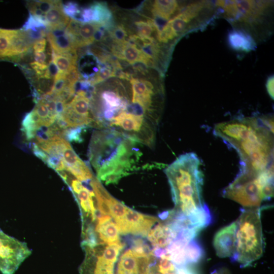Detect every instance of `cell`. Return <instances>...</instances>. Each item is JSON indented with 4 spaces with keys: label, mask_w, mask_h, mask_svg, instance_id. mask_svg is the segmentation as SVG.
I'll return each instance as SVG.
<instances>
[{
    "label": "cell",
    "mask_w": 274,
    "mask_h": 274,
    "mask_svg": "<svg viewBox=\"0 0 274 274\" xmlns=\"http://www.w3.org/2000/svg\"><path fill=\"white\" fill-rule=\"evenodd\" d=\"M200 166L198 156L189 152L179 156L165 169L176 208L171 214L183 218L198 233L212 221L203 198V175Z\"/></svg>",
    "instance_id": "obj_1"
},
{
    "label": "cell",
    "mask_w": 274,
    "mask_h": 274,
    "mask_svg": "<svg viewBox=\"0 0 274 274\" xmlns=\"http://www.w3.org/2000/svg\"><path fill=\"white\" fill-rule=\"evenodd\" d=\"M214 134L234 149L240 172L258 174L273 164V134L257 116L238 117L216 124Z\"/></svg>",
    "instance_id": "obj_2"
},
{
    "label": "cell",
    "mask_w": 274,
    "mask_h": 274,
    "mask_svg": "<svg viewBox=\"0 0 274 274\" xmlns=\"http://www.w3.org/2000/svg\"><path fill=\"white\" fill-rule=\"evenodd\" d=\"M136 141L118 131L101 129L94 131L88 157L98 179L114 183L133 169L141 153Z\"/></svg>",
    "instance_id": "obj_3"
},
{
    "label": "cell",
    "mask_w": 274,
    "mask_h": 274,
    "mask_svg": "<svg viewBox=\"0 0 274 274\" xmlns=\"http://www.w3.org/2000/svg\"><path fill=\"white\" fill-rule=\"evenodd\" d=\"M217 17L226 19L232 29L250 36L257 45L273 31V1H215Z\"/></svg>",
    "instance_id": "obj_4"
},
{
    "label": "cell",
    "mask_w": 274,
    "mask_h": 274,
    "mask_svg": "<svg viewBox=\"0 0 274 274\" xmlns=\"http://www.w3.org/2000/svg\"><path fill=\"white\" fill-rule=\"evenodd\" d=\"M222 195L244 208H260L263 201L273 197V165L258 174L238 172Z\"/></svg>",
    "instance_id": "obj_5"
},
{
    "label": "cell",
    "mask_w": 274,
    "mask_h": 274,
    "mask_svg": "<svg viewBox=\"0 0 274 274\" xmlns=\"http://www.w3.org/2000/svg\"><path fill=\"white\" fill-rule=\"evenodd\" d=\"M261 208L241 209L236 222L235 251L231 260L247 267L263 255L264 239Z\"/></svg>",
    "instance_id": "obj_6"
},
{
    "label": "cell",
    "mask_w": 274,
    "mask_h": 274,
    "mask_svg": "<svg viewBox=\"0 0 274 274\" xmlns=\"http://www.w3.org/2000/svg\"><path fill=\"white\" fill-rule=\"evenodd\" d=\"M31 253L26 243L0 230V271L3 274H14Z\"/></svg>",
    "instance_id": "obj_7"
},
{
    "label": "cell",
    "mask_w": 274,
    "mask_h": 274,
    "mask_svg": "<svg viewBox=\"0 0 274 274\" xmlns=\"http://www.w3.org/2000/svg\"><path fill=\"white\" fill-rule=\"evenodd\" d=\"M76 93L71 101L65 105L61 117L68 128L92 126L93 119L90 112L92 93L82 90Z\"/></svg>",
    "instance_id": "obj_8"
},
{
    "label": "cell",
    "mask_w": 274,
    "mask_h": 274,
    "mask_svg": "<svg viewBox=\"0 0 274 274\" xmlns=\"http://www.w3.org/2000/svg\"><path fill=\"white\" fill-rule=\"evenodd\" d=\"M60 158L64 165V170L80 181H86L93 177L88 166L79 158L64 139L60 140Z\"/></svg>",
    "instance_id": "obj_9"
},
{
    "label": "cell",
    "mask_w": 274,
    "mask_h": 274,
    "mask_svg": "<svg viewBox=\"0 0 274 274\" xmlns=\"http://www.w3.org/2000/svg\"><path fill=\"white\" fill-rule=\"evenodd\" d=\"M158 221L155 217L141 214L127 207L123 219L116 225L122 234L131 233L146 236Z\"/></svg>",
    "instance_id": "obj_10"
},
{
    "label": "cell",
    "mask_w": 274,
    "mask_h": 274,
    "mask_svg": "<svg viewBox=\"0 0 274 274\" xmlns=\"http://www.w3.org/2000/svg\"><path fill=\"white\" fill-rule=\"evenodd\" d=\"M236 222L220 229L215 235L213 246L221 258L233 257L235 251Z\"/></svg>",
    "instance_id": "obj_11"
},
{
    "label": "cell",
    "mask_w": 274,
    "mask_h": 274,
    "mask_svg": "<svg viewBox=\"0 0 274 274\" xmlns=\"http://www.w3.org/2000/svg\"><path fill=\"white\" fill-rule=\"evenodd\" d=\"M113 54L130 64L142 63L146 65L153 66L155 62L144 52L129 41L121 44H114L112 47Z\"/></svg>",
    "instance_id": "obj_12"
},
{
    "label": "cell",
    "mask_w": 274,
    "mask_h": 274,
    "mask_svg": "<svg viewBox=\"0 0 274 274\" xmlns=\"http://www.w3.org/2000/svg\"><path fill=\"white\" fill-rule=\"evenodd\" d=\"M178 236V233L168 223H158L151 229L148 239L152 246L157 248H166Z\"/></svg>",
    "instance_id": "obj_13"
},
{
    "label": "cell",
    "mask_w": 274,
    "mask_h": 274,
    "mask_svg": "<svg viewBox=\"0 0 274 274\" xmlns=\"http://www.w3.org/2000/svg\"><path fill=\"white\" fill-rule=\"evenodd\" d=\"M97 221L95 231L101 241L107 244L120 242L118 227L110 216H99Z\"/></svg>",
    "instance_id": "obj_14"
},
{
    "label": "cell",
    "mask_w": 274,
    "mask_h": 274,
    "mask_svg": "<svg viewBox=\"0 0 274 274\" xmlns=\"http://www.w3.org/2000/svg\"><path fill=\"white\" fill-rule=\"evenodd\" d=\"M181 3L175 0L154 1L151 12L155 19L168 20L177 12Z\"/></svg>",
    "instance_id": "obj_15"
},
{
    "label": "cell",
    "mask_w": 274,
    "mask_h": 274,
    "mask_svg": "<svg viewBox=\"0 0 274 274\" xmlns=\"http://www.w3.org/2000/svg\"><path fill=\"white\" fill-rule=\"evenodd\" d=\"M101 63L90 51L82 55L78 63V73L84 80L90 81L98 72Z\"/></svg>",
    "instance_id": "obj_16"
},
{
    "label": "cell",
    "mask_w": 274,
    "mask_h": 274,
    "mask_svg": "<svg viewBox=\"0 0 274 274\" xmlns=\"http://www.w3.org/2000/svg\"><path fill=\"white\" fill-rule=\"evenodd\" d=\"M228 42L233 49L248 52L254 50L257 44L248 35L241 30L232 29L228 33Z\"/></svg>",
    "instance_id": "obj_17"
},
{
    "label": "cell",
    "mask_w": 274,
    "mask_h": 274,
    "mask_svg": "<svg viewBox=\"0 0 274 274\" xmlns=\"http://www.w3.org/2000/svg\"><path fill=\"white\" fill-rule=\"evenodd\" d=\"M100 26L96 23H81L74 38L76 48L88 46L94 41L95 32Z\"/></svg>",
    "instance_id": "obj_18"
},
{
    "label": "cell",
    "mask_w": 274,
    "mask_h": 274,
    "mask_svg": "<svg viewBox=\"0 0 274 274\" xmlns=\"http://www.w3.org/2000/svg\"><path fill=\"white\" fill-rule=\"evenodd\" d=\"M51 56L52 61L57 66L60 72L63 74L65 75L77 68L76 51L61 54L52 50Z\"/></svg>",
    "instance_id": "obj_19"
},
{
    "label": "cell",
    "mask_w": 274,
    "mask_h": 274,
    "mask_svg": "<svg viewBox=\"0 0 274 274\" xmlns=\"http://www.w3.org/2000/svg\"><path fill=\"white\" fill-rule=\"evenodd\" d=\"M46 36L51 45L52 50L54 52L62 54L76 51L77 48L74 39L67 30L65 35L56 38L47 35Z\"/></svg>",
    "instance_id": "obj_20"
},
{
    "label": "cell",
    "mask_w": 274,
    "mask_h": 274,
    "mask_svg": "<svg viewBox=\"0 0 274 274\" xmlns=\"http://www.w3.org/2000/svg\"><path fill=\"white\" fill-rule=\"evenodd\" d=\"M45 16L48 23V27L66 26L70 21L69 17L63 12L62 4L60 1H58Z\"/></svg>",
    "instance_id": "obj_21"
},
{
    "label": "cell",
    "mask_w": 274,
    "mask_h": 274,
    "mask_svg": "<svg viewBox=\"0 0 274 274\" xmlns=\"http://www.w3.org/2000/svg\"><path fill=\"white\" fill-rule=\"evenodd\" d=\"M40 118L32 110L26 114L22 121L21 130L26 139L30 141L35 138V132L38 128Z\"/></svg>",
    "instance_id": "obj_22"
},
{
    "label": "cell",
    "mask_w": 274,
    "mask_h": 274,
    "mask_svg": "<svg viewBox=\"0 0 274 274\" xmlns=\"http://www.w3.org/2000/svg\"><path fill=\"white\" fill-rule=\"evenodd\" d=\"M137 30V36L145 40L155 39L152 35L155 33L156 28L152 19L147 21H138L134 23Z\"/></svg>",
    "instance_id": "obj_23"
},
{
    "label": "cell",
    "mask_w": 274,
    "mask_h": 274,
    "mask_svg": "<svg viewBox=\"0 0 274 274\" xmlns=\"http://www.w3.org/2000/svg\"><path fill=\"white\" fill-rule=\"evenodd\" d=\"M115 75L116 71L115 70L113 69L111 67H110L109 65H105V64L101 63L98 72L95 74L94 77L88 82L93 86L95 84L102 82L105 80L114 77Z\"/></svg>",
    "instance_id": "obj_24"
},
{
    "label": "cell",
    "mask_w": 274,
    "mask_h": 274,
    "mask_svg": "<svg viewBox=\"0 0 274 274\" xmlns=\"http://www.w3.org/2000/svg\"><path fill=\"white\" fill-rule=\"evenodd\" d=\"M131 250L138 258L146 257L153 254L149 246L141 238H136L133 241Z\"/></svg>",
    "instance_id": "obj_25"
},
{
    "label": "cell",
    "mask_w": 274,
    "mask_h": 274,
    "mask_svg": "<svg viewBox=\"0 0 274 274\" xmlns=\"http://www.w3.org/2000/svg\"><path fill=\"white\" fill-rule=\"evenodd\" d=\"M58 2V1H27L26 7L28 10L36 9L42 12L45 15Z\"/></svg>",
    "instance_id": "obj_26"
},
{
    "label": "cell",
    "mask_w": 274,
    "mask_h": 274,
    "mask_svg": "<svg viewBox=\"0 0 274 274\" xmlns=\"http://www.w3.org/2000/svg\"><path fill=\"white\" fill-rule=\"evenodd\" d=\"M86 127L70 128L65 130L64 138L67 141L80 143L82 141V132Z\"/></svg>",
    "instance_id": "obj_27"
},
{
    "label": "cell",
    "mask_w": 274,
    "mask_h": 274,
    "mask_svg": "<svg viewBox=\"0 0 274 274\" xmlns=\"http://www.w3.org/2000/svg\"><path fill=\"white\" fill-rule=\"evenodd\" d=\"M110 35L114 44H121L126 41V31L123 26H117L110 32Z\"/></svg>",
    "instance_id": "obj_28"
},
{
    "label": "cell",
    "mask_w": 274,
    "mask_h": 274,
    "mask_svg": "<svg viewBox=\"0 0 274 274\" xmlns=\"http://www.w3.org/2000/svg\"><path fill=\"white\" fill-rule=\"evenodd\" d=\"M62 10L66 16L71 17L72 19L80 13L81 11L78 5L75 2H67L62 4Z\"/></svg>",
    "instance_id": "obj_29"
},
{
    "label": "cell",
    "mask_w": 274,
    "mask_h": 274,
    "mask_svg": "<svg viewBox=\"0 0 274 274\" xmlns=\"http://www.w3.org/2000/svg\"><path fill=\"white\" fill-rule=\"evenodd\" d=\"M261 124L266 128L273 133V117L267 115L257 116Z\"/></svg>",
    "instance_id": "obj_30"
},
{
    "label": "cell",
    "mask_w": 274,
    "mask_h": 274,
    "mask_svg": "<svg viewBox=\"0 0 274 274\" xmlns=\"http://www.w3.org/2000/svg\"><path fill=\"white\" fill-rule=\"evenodd\" d=\"M60 73L56 64L52 61H50L48 64L47 69V74L48 77L55 80L59 76Z\"/></svg>",
    "instance_id": "obj_31"
},
{
    "label": "cell",
    "mask_w": 274,
    "mask_h": 274,
    "mask_svg": "<svg viewBox=\"0 0 274 274\" xmlns=\"http://www.w3.org/2000/svg\"><path fill=\"white\" fill-rule=\"evenodd\" d=\"M46 45L47 41L44 38L36 41L32 45V49L34 52H45Z\"/></svg>",
    "instance_id": "obj_32"
},
{
    "label": "cell",
    "mask_w": 274,
    "mask_h": 274,
    "mask_svg": "<svg viewBox=\"0 0 274 274\" xmlns=\"http://www.w3.org/2000/svg\"><path fill=\"white\" fill-rule=\"evenodd\" d=\"M176 274H197L195 269L191 267V265L176 267Z\"/></svg>",
    "instance_id": "obj_33"
},
{
    "label": "cell",
    "mask_w": 274,
    "mask_h": 274,
    "mask_svg": "<svg viewBox=\"0 0 274 274\" xmlns=\"http://www.w3.org/2000/svg\"><path fill=\"white\" fill-rule=\"evenodd\" d=\"M32 151L37 157L42 160L44 162H46L48 155L39 148L35 143L32 145Z\"/></svg>",
    "instance_id": "obj_34"
},
{
    "label": "cell",
    "mask_w": 274,
    "mask_h": 274,
    "mask_svg": "<svg viewBox=\"0 0 274 274\" xmlns=\"http://www.w3.org/2000/svg\"><path fill=\"white\" fill-rule=\"evenodd\" d=\"M33 58L36 62L42 64L46 63V53L45 52H35L33 53Z\"/></svg>",
    "instance_id": "obj_35"
},
{
    "label": "cell",
    "mask_w": 274,
    "mask_h": 274,
    "mask_svg": "<svg viewBox=\"0 0 274 274\" xmlns=\"http://www.w3.org/2000/svg\"><path fill=\"white\" fill-rule=\"evenodd\" d=\"M266 88L269 95L273 99V77L269 79L266 83Z\"/></svg>",
    "instance_id": "obj_36"
}]
</instances>
